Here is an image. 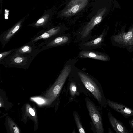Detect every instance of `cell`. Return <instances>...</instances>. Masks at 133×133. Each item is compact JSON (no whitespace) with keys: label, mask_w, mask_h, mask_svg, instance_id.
<instances>
[{"label":"cell","mask_w":133,"mask_h":133,"mask_svg":"<svg viewBox=\"0 0 133 133\" xmlns=\"http://www.w3.org/2000/svg\"><path fill=\"white\" fill-rule=\"evenodd\" d=\"M71 69L72 66L70 65L65 66L55 82L46 93L45 96L48 99L49 104L57 97Z\"/></svg>","instance_id":"6da1fadb"},{"label":"cell","mask_w":133,"mask_h":133,"mask_svg":"<svg viewBox=\"0 0 133 133\" xmlns=\"http://www.w3.org/2000/svg\"><path fill=\"white\" fill-rule=\"evenodd\" d=\"M78 76L86 88L90 92L100 103L103 102L107 104L106 99L104 97L102 90L91 78L84 73L78 72Z\"/></svg>","instance_id":"7a4b0ae2"},{"label":"cell","mask_w":133,"mask_h":133,"mask_svg":"<svg viewBox=\"0 0 133 133\" xmlns=\"http://www.w3.org/2000/svg\"><path fill=\"white\" fill-rule=\"evenodd\" d=\"M86 104L90 117L97 133H103L102 117L94 103L89 98L85 99Z\"/></svg>","instance_id":"3957f363"},{"label":"cell","mask_w":133,"mask_h":133,"mask_svg":"<svg viewBox=\"0 0 133 133\" xmlns=\"http://www.w3.org/2000/svg\"><path fill=\"white\" fill-rule=\"evenodd\" d=\"M88 0H71L62 12L63 16H71L75 14L87 4Z\"/></svg>","instance_id":"277c9868"},{"label":"cell","mask_w":133,"mask_h":133,"mask_svg":"<svg viewBox=\"0 0 133 133\" xmlns=\"http://www.w3.org/2000/svg\"><path fill=\"white\" fill-rule=\"evenodd\" d=\"M107 104L115 110L122 114L125 118L133 116V109L121 104L108 99Z\"/></svg>","instance_id":"5b68a950"},{"label":"cell","mask_w":133,"mask_h":133,"mask_svg":"<svg viewBox=\"0 0 133 133\" xmlns=\"http://www.w3.org/2000/svg\"><path fill=\"white\" fill-rule=\"evenodd\" d=\"M106 8L104 9L100 12L97 13L92 18L85 26L81 38H84L87 37L94 27L101 22L102 19V17L106 12Z\"/></svg>","instance_id":"8992f818"},{"label":"cell","mask_w":133,"mask_h":133,"mask_svg":"<svg viewBox=\"0 0 133 133\" xmlns=\"http://www.w3.org/2000/svg\"><path fill=\"white\" fill-rule=\"evenodd\" d=\"M108 117L110 123L114 130L117 133H129L123 123L114 117L110 111L108 112Z\"/></svg>","instance_id":"52a82bcc"},{"label":"cell","mask_w":133,"mask_h":133,"mask_svg":"<svg viewBox=\"0 0 133 133\" xmlns=\"http://www.w3.org/2000/svg\"><path fill=\"white\" fill-rule=\"evenodd\" d=\"M79 56L82 58H89L103 61H106L108 59L107 57L104 55L90 51H82L80 53Z\"/></svg>","instance_id":"ba28073f"},{"label":"cell","mask_w":133,"mask_h":133,"mask_svg":"<svg viewBox=\"0 0 133 133\" xmlns=\"http://www.w3.org/2000/svg\"><path fill=\"white\" fill-rule=\"evenodd\" d=\"M59 27L53 28L45 32L41 35L34 39L32 41H37L42 39H46L57 34L60 30Z\"/></svg>","instance_id":"9c48e42d"},{"label":"cell","mask_w":133,"mask_h":133,"mask_svg":"<svg viewBox=\"0 0 133 133\" xmlns=\"http://www.w3.org/2000/svg\"><path fill=\"white\" fill-rule=\"evenodd\" d=\"M69 38L66 36H62L56 38L49 43L48 46L59 45L65 44L69 40Z\"/></svg>","instance_id":"30bf717a"},{"label":"cell","mask_w":133,"mask_h":133,"mask_svg":"<svg viewBox=\"0 0 133 133\" xmlns=\"http://www.w3.org/2000/svg\"><path fill=\"white\" fill-rule=\"evenodd\" d=\"M103 35V34H101L96 39L85 43L84 45L88 47H95L99 45L102 41Z\"/></svg>","instance_id":"8fae6325"},{"label":"cell","mask_w":133,"mask_h":133,"mask_svg":"<svg viewBox=\"0 0 133 133\" xmlns=\"http://www.w3.org/2000/svg\"><path fill=\"white\" fill-rule=\"evenodd\" d=\"M74 117L78 130L80 133H85V131L82 125L81 121L77 113L76 112H73Z\"/></svg>","instance_id":"7c38bea8"},{"label":"cell","mask_w":133,"mask_h":133,"mask_svg":"<svg viewBox=\"0 0 133 133\" xmlns=\"http://www.w3.org/2000/svg\"><path fill=\"white\" fill-rule=\"evenodd\" d=\"M20 27V23H18L15 26L6 34L5 37V39L6 40L9 39L18 30Z\"/></svg>","instance_id":"4fadbf2b"},{"label":"cell","mask_w":133,"mask_h":133,"mask_svg":"<svg viewBox=\"0 0 133 133\" xmlns=\"http://www.w3.org/2000/svg\"><path fill=\"white\" fill-rule=\"evenodd\" d=\"M31 50V48L28 46H25L21 47L19 50V52L22 53H27L30 52Z\"/></svg>","instance_id":"5bb4252c"},{"label":"cell","mask_w":133,"mask_h":133,"mask_svg":"<svg viewBox=\"0 0 133 133\" xmlns=\"http://www.w3.org/2000/svg\"><path fill=\"white\" fill-rule=\"evenodd\" d=\"M70 90L72 96H74L76 93V88L74 84L72 82L71 83L70 87Z\"/></svg>","instance_id":"9a60e30c"},{"label":"cell","mask_w":133,"mask_h":133,"mask_svg":"<svg viewBox=\"0 0 133 133\" xmlns=\"http://www.w3.org/2000/svg\"><path fill=\"white\" fill-rule=\"evenodd\" d=\"M32 99L39 104H43L45 102L44 99L40 98H32Z\"/></svg>","instance_id":"2e32d148"},{"label":"cell","mask_w":133,"mask_h":133,"mask_svg":"<svg viewBox=\"0 0 133 133\" xmlns=\"http://www.w3.org/2000/svg\"><path fill=\"white\" fill-rule=\"evenodd\" d=\"M133 35V33L132 32H129L125 35V39L127 41L130 40L132 38Z\"/></svg>","instance_id":"e0dca14e"},{"label":"cell","mask_w":133,"mask_h":133,"mask_svg":"<svg viewBox=\"0 0 133 133\" xmlns=\"http://www.w3.org/2000/svg\"><path fill=\"white\" fill-rule=\"evenodd\" d=\"M45 21L44 18H41L37 22L35 25L37 26L42 25L43 24Z\"/></svg>","instance_id":"ac0fdd59"},{"label":"cell","mask_w":133,"mask_h":133,"mask_svg":"<svg viewBox=\"0 0 133 133\" xmlns=\"http://www.w3.org/2000/svg\"><path fill=\"white\" fill-rule=\"evenodd\" d=\"M23 60V58L20 57H17L15 58L14 61L16 63H20L22 62Z\"/></svg>","instance_id":"d6986e66"},{"label":"cell","mask_w":133,"mask_h":133,"mask_svg":"<svg viewBox=\"0 0 133 133\" xmlns=\"http://www.w3.org/2000/svg\"><path fill=\"white\" fill-rule=\"evenodd\" d=\"M10 52V51H9L1 53L0 54V60H1L5 56L9 54Z\"/></svg>","instance_id":"ffe728a7"},{"label":"cell","mask_w":133,"mask_h":133,"mask_svg":"<svg viewBox=\"0 0 133 133\" xmlns=\"http://www.w3.org/2000/svg\"><path fill=\"white\" fill-rule=\"evenodd\" d=\"M29 111L30 114L32 116H34L35 115V112L31 108H30L29 109Z\"/></svg>","instance_id":"44dd1931"},{"label":"cell","mask_w":133,"mask_h":133,"mask_svg":"<svg viewBox=\"0 0 133 133\" xmlns=\"http://www.w3.org/2000/svg\"><path fill=\"white\" fill-rule=\"evenodd\" d=\"M129 123L133 130V118L132 119L129 120Z\"/></svg>","instance_id":"7402d4cb"}]
</instances>
